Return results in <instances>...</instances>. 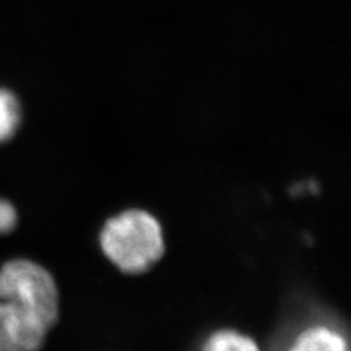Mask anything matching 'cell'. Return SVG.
<instances>
[{
	"label": "cell",
	"instance_id": "6da1fadb",
	"mask_svg": "<svg viewBox=\"0 0 351 351\" xmlns=\"http://www.w3.org/2000/svg\"><path fill=\"white\" fill-rule=\"evenodd\" d=\"M100 243L104 255L126 274L148 271L164 254V237L158 221L139 210L125 211L108 219Z\"/></svg>",
	"mask_w": 351,
	"mask_h": 351
},
{
	"label": "cell",
	"instance_id": "7a4b0ae2",
	"mask_svg": "<svg viewBox=\"0 0 351 351\" xmlns=\"http://www.w3.org/2000/svg\"><path fill=\"white\" fill-rule=\"evenodd\" d=\"M0 299L14 300L37 312L51 328L60 315L59 290L51 274L28 259H12L0 268Z\"/></svg>",
	"mask_w": 351,
	"mask_h": 351
},
{
	"label": "cell",
	"instance_id": "3957f363",
	"mask_svg": "<svg viewBox=\"0 0 351 351\" xmlns=\"http://www.w3.org/2000/svg\"><path fill=\"white\" fill-rule=\"evenodd\" d=\"M50 329L28 306L0 299V351H40Z\"/></svg>",
	"mask_w": 351,
	"mask_h": 351
},
{
	"label": "cell",
	"instance_id": "277c9868",
	"mask_svg": "<svg viewBox=\"0 0 351 351\" xmlns=\"http://www.w3.org/2000/svg\"><path fill=\"white\" fill-rule=\"evenodd\" d=\"M289 351H348V344L338 329L328 325H312L294 338Z\"/></svg>",
	"mask_w": 351,
	"mask_h": 351
},
{
	"label": "cell",
	"instance_id": "5b68a950",
	"mask_svg": "<svg viewBox=\"0 0 351 351\" xmlns=\"http://www.w3.org/2000/svg\"><path fill=\"white\" fill-rule=\"evenodd\" d=\"M201 351H261L258 344L250 337L234 329H219L202 346Z\"/></svg>",
	"mask_w": 351,
	"mask_h": 351
},
{
	"label": "cell",
	"instance_id": "8992f818",
	"mask_svg": "<svg viewBox=\"0 0 351 351\" xmlns=\"http://www.w3.org/2000/svg\"><path fill=\"white\" fill-rule=\"evenodd\" d=\"M21 122V107L14 93L0 90V142L15 135Z\"/></svg>",
	"mask_w": 351,
	"mask_h": 351
},
{
	"label": "cell",
	"instance_id": "52a82bcc",
	"mask_svg": "<svg viewBox=\"0 0 351 351\" xmlns=\"http://www.w3.org/2000/svg\"><path fill=\"white\" fill-rule=\"evenodd\" d=\"M18 215L14 205L6 199H0V234H9L15 228Z\"/></svg>",
	"mask_w": 351,
	"mask_h": 351
}]
</instances>
